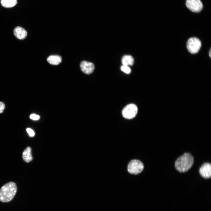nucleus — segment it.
Here are the masks:
<instances>
[{
    "label": "nucleus",
    "instance_id": "f257e3e1",
    "mask_svg": "<svg viewBox=\"0 0 211 211\" xmlns=\"http://www.w3.org/2000/svg\"><path fill=\"white\" fill-rule=\"evenodd\" d=\"M16 184L13 182H8L0 189V201L7 203L11 201L15 197L17 191Z\"/></svg>",
    "mask_w": 211,
    "mask_h": 211
},
{
    "label": "nucleus",
    "instance_id": "f03ea898",
    "mask_svg": "<svg viewBox=\"0 0 211 211\" xmlns=\"http://www.w3.org/2000/svg\"><path fill=\"white\" fill-rule=\"evenodd\" d=\"M194 158L191 154L185 153L176 161L175 167L180 172H185L189 170L193 166Z\"/></svg>",
    "mask_w": 211,
    "mask_h": 211
},
{
    "label": "nucleus",
    "instance_id": "7ed1b4c3",
    "mask_svg": "<svg viewBox=\"0 0 211 211\" xmlns=\"http://www.w3.org/2000/svg\"><path fill=\"white\" fill-rule=\"evenodd\" d=\"M201 46L200 40L196 37L190 38L187 41V48L189 52L191 54H195L199 50Z\"/></svg>",
    "mask_w": 211,
    "mask_h": 211
},
{
    "label": "nucleus",
    "instance_id": "20e7f679",
    "mask_svg": "<svg viewBox=\"0 0 211 211\" xmlns=\"http://www.w3.org/2000/svg\"><path fill=\"white\" fill-rule=\"evenodd\" d=\"M144 167V165L141 161L134 159L131 160L129 163L127 170L130 173L136 175L141 172Z\"/></svg>",
    "mask_w": 211,
    "mask_h": 211
},
{
    "label": "nucleus",
    "instance_id": "39448f33",
    "mask_svg": "<svg viewBox=\"0 0 211 211\" xmlns=\"http://www.w3.org/2000/svg\"><path fill=\"white\" fill-rule=\"evenodd\" d=\"M137 111V108L135 104H130L124 107L122 110V114L124 118L130 119L136 116Z\"/></svg>",
    "mask_w": 211,
    "mask_h": 211
},
{
    "label": "nucleus",
    "instance_id": "423d86ee",
    "mask_svg": "<svg viewBox=\"0 0 211 211\" xmlns=\"http://www.w3.org/2000/svg\"><path fill=\"white\" fill-rule=\"evenodd\" d=\"M186 5L190 11L196 13L201 11L203 7V4L200 0H186Z\"/></svg>",
    "mask_w": 211,
    "mask_h": 211
},
{
    "label": "nucleus",
    "instance_id": "0eeeda50",
    "mask_svg": "<svg viewBox=\"0 0 211 211\" xmlns=\"http://www.w3.org/2000/svg\"><path fill=\"white\" fill-rule=\"evenodd\" d=\"M80 67L81 71L87 74L92 73L95 69V66L93 63L85 61H83L81 62Z\"/></svg>",
    "mask_w": 211,
    "mask_h": 211
},
{
    "label": "nucleus",
    "instance_id": "6e6552de",
    "mask_svg": "<svg viewBox=\"0 0 211 211\" xmlns=\"http://www.w3.org/2000/svg\"><path fill=\"white\" fill-rule=\"evenodd\" d=\"M200 175L206 178H210L211 176V165L208 163H204L201 167L199 170Z\"/></svg>",
    "mask_w": 211,
    "mask_h": 211
},
{
    "label": "nucleus",
    "instance_id": "1a4fd4ad",
    "mask_svg": "<svg viewBox=\"0 0 211 211\" xmlns=\"http://www.w3.org/2000/svg\"><path fill=\"white\" fill-rule=\"evenodd\" d=\"M13 34L16 38L21 40L25 39L27 35V32L26 30L19 26L14 28L13 30Z\"/></svg>",
    "mask_w": 211,
    "mask_h": 211
},
{
    "label": "nucleus",
    "instance_id": "9d476101",
    "mask_svg": "<svg viewBox=\"0 0 211 211\" xmlns=\"http://www.w3.org/2000/svg\"><path fill=\"white\" fill-rule=\"evenodd\" d=\"M31 148L30 147H28L23 152L22 157L23 160L27 163L31 161L33 159L31 154Z\"/></svg>",
    "mask_w": 211,
    "mask_h": 211
},
{
    "label": "nucleus",
    "instance_id": "9b49d317",
    "mask_svg": "<svg viewBox=\"0 0 211 211\" xmlns=\"http://www.w3.org/2000/svg\"><path fill=\"white\" fill-rule=\"evenodd\" d=\"M62 60L61 57L57 55H52L49 56L47 59L49 63L52 65H57L60 64Z\"/></svg>",
    "mask_w": 211,
    "mask_h": 211
},
{
    "label": "nucleus",
    "instance_id": "f8f14e48",
    "mask_svg": "<svg viewBox=\"0 0 211 211\" xmlns=\"http://www.w3.org/2000/svg\"><path fill=\"white\" fill-rule=\"evenodd\" d=\"M122 63L123 65L131 66L133 65L134 63V59L131 55H125L123 56L122 58Z\"/></svg>",
    "mask_w": 211,
    "mask_h": 211
},
{
    "label": "nucleus",
    "instance_id": "ddd939ff",
    "mask_svg": "<svg viewBox=\"0 0 211 211\" xmlns=\"http://www.w3.org/2000/svg\"><path fill=\"white\" fill-rule=\"evenodd\" d=\"M1 5L6 8H10L15 6L17 3V0H1Z\"/></svg>",
    "mask_w": 211,
    "mask_h": 211
},
{
    "label": "nucleus",
    "instance_id": "4468645a",
    "mask_svg": "<svg viewBox=\"0 0 211 211\" xmlns=\"http://www.w3.org/2000/svg\"><path fill=\"white\" fill-rule=\"evenodd\" d=\"M121 70L126 74H129L131 72L130 68L127 66L123 65L121 67Z\"/></svg>",
    "mask_w": 211,
    "mask_h": 211
},
{
    "label": "nucleus",
    "instance_id": "2eb2a0df",
    "mask_svg": "<svg viewBox=\"0 0 211 211\" xmlns=\"http://www.w3.org/2000/svg\"><path fill=\"white\" fill-rule=\"evenodd\" d=\"M26 131L30 137H33L35 135V132L32 129L30 128H27L26 129Z\"/></svg>",
    "mask_w": 211,
    "mask_h": 211
},
{
    "label": "nucleus",
    "instance_id": "dca6fc26",
    "mask_svg": "<svg viewBox=\"0 0 211 211\" xmlns=\"http://www.w3.org/2000/svg\"><path fill=\"white\" fill-rule=\"evenodd\" d=\"M30 119L34 120H37L39 119L40 116L38 115L33 114L30 115Z\"/></svg>",
    "mask_w": 211,
    "mask_h": 211
},
{
    "label": "nucleus",
    "instance_id": "f3484780",
    "mask_svg": "<svg viewBox=\"0 0 211 211\" xmlns=\"http://www.w3.org/2000/svg\"><path fill=\"white\" fill-rule=\"evenodd\" d=\"M5 105L1 102H0V113H2L5 108Z\"/></svg>",
    "mask_w": 211,
    "mask_h": 211
},
{
    "label": "nucleus",
    "instance_id": "a211bd4d",
    "mask_svg": "<svg viewBox=\"0 0 211 211\" xmlns=\"http://www.w3.org/2000/svg\"><path fill=\"white\" fill-rule=\"evenodd\" d=\"M211 50H210V51H209V56H210V57H211Z\"/></svg>",
    "mask_w": 211,
    "mask_h": 211
}]
</instances>
